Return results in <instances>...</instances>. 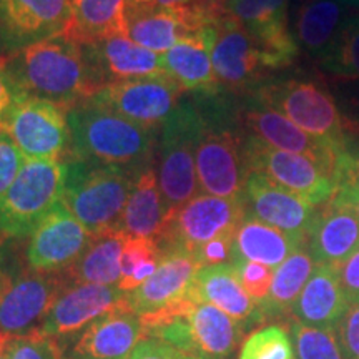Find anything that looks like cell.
Listing matches in <instances>:
<instances>
[{
    "label": "cell",
    "mask_w": 359,
    "mask_h": 359,
    "mask_svg": "<svg viewBox=\"0 0 359 359\" xmlns=\"http://www.w3.org/2000/svg\"><path fill=\"white\" fill-rule=\"evenodd\" d=\"M69 158L143 170L155 165L160 130H151L97 105L90 98L67 111Z\"/></svg>",
    "instance_id": "cell-1"
},
{
    "label": "cell",
    "mask_w": 359,
    "mask_h": 359,
    "mask_svg": "<svg viewBox=\"0 0 359 359\" xmlns=\"http://www.w3.org/2000/svg\"><path fill=\"white\" fill-rule=\"evenodd\" d=\"M6 67L19 95L42 98L65 110L92 95L82 45L67 34L6 57Z\"/></svg>",
    "instance_id": "cell-2"
},
{
    "label": "cell",
    "mask_w": 359,
    "mask_h": 359,
    "mask_svg": "<svg viewBox=\"0 0 359 359\" xmlns=\"http://www.w3.org/2000/svg\"><path fill=\"white\" fill-rule=\"evenodd\" d=\"M64 203L92 235L116 228L143 170L67 158Z\"/></svg>",
    "instance_id": "cell-3"
},
{
    "label": "cell",
    "mask_w": 359,
    "mask_h": 359,
    "mask_svg": "<svg viewBox=\"0 0 359 359\" xmlns=\"http://www.w3.org/2000/svg\"><path fill=\"white\" fill-rule=\"evenodd\" d=\"M201 111V132L196 145V177L200 193L222 198H241L248 168L243 137L228 123V111L219 95L196 97Z\"/></svg>",
    "instance_id": "cell-4"
},
{
    "label": "cell",
    "mask_w": 359,
    "mask_h": 359,
    "mask_svg": "<svg viewBox=\"0 0 359 359\" xmlns=\"http://www.w3.org/2000/svg\"><path fill=\"white\" fill-rule=\"evenodd\" d=\"M201 132V111L195 97L182 98L158 133L155 170L170 215L200 195L196 177V145Z\"/></svg>",
    "instance_id": "cell-5"
},
{
    "label": "cell",
    "mask_w": 359,
    "mask_h": 359,
    "mask_svg": "<svg viewBox=\"0 0 359 359\" xmlns=\"http://www.w3.org/2000/svg\"><path fill=\"white\" fill-rule=\"evenodd\" d=\"M64 161L25 160L15 182L0 200V245L32 235L64 201Z\"/></svg>",
    "instance_id": "cell-6"
},
{
    "label": "cell",
    "mask_w": 359,
    "mask_h": 359,
    "mask_svg": "<svg viewBox=\"0 0 359 359\" xmlns=\"http://www.w3.org/2000/svg\"><path fill=\"white\" fill-rule=\"evenodd\" d=\"M65 285L64 273H37L8 262L0 251V331L12 338L39 331Z\"/></svg>",
    "instance_id": "cell-7"
},
{
    "label": "cell",
    "mask_w": 359,
    "mask_h": 359,
    "mask_svg": "<svg viewBox=\"0 0 359 359\" xmlns=\"http://www.w3.org/2000/svg\"><path fill=\"white\" fill-rule=\"evenodd\" d=\"M250 98L280 111L296 127L313 137L334 143L346 142L338 105L323 85L313 80H268L258 85Z\"/></svg>",
    "instance_id": "cell-8"
},
{
    "label": "cell",
    "mask_w": 359,
    "mask_h": 359,
    "mask_svg": "<svg viewBox=\"0 0 359 359\" xmlns=\"http://www.w3.org/2000/svg\"><path fill=\"white\" fill-rule=\"evenodd\" d=\"M67 111L42 98L19 95L2 128L25 160H67L70 128Z\"/></svg>",
    "instance_id": "cell-9"
},
{
    "label": "cell",
    "mask_w": 359,
    "mask_h": 359,
    "mask_svg": "<svg viewBox=\"0 0 359 359\" xmlns=\"http://www.w3.org/2000/svg\"><path fill=\"white\" fill-rule=\"evenodd\" d=\"M245 217L246 210L241 198H222L200 193L175 212L156 243L160 250H183L195 257L196 251L212 240L235 235Z\"/></svg>",
    "instance_id": "cell-10"
},
{
    "label": "cell",
    "mask_w": 359,
    "mask_h": 359,
    "mask_svg": "<svg viewBox=\"0 0 359 359\" xmlns=\"http://www.w3.org/2000/svg\"><path fill=\"white\" fill-rule=\"evenodd\" d=\"M243 154L248 173L266 175L314 206L326 205L336 195V183L330 170L306 155L276 150L248 135L243 137Z\"/></svg>",
    "instance_id": "cell-11"
},
{
    "label": "cell",
    "mask_w": 359,
    "mask_h": 359,
    "mask_svg": "<svg viewBox=\"0 0 359 359\" xmlns=\"http://www.w3.org/2000/svg\"><path fill=\"white\" fill-rule=\"evenodd\" d=\"M183 93L185 90L168 75H154L110 83L88 98L135 123L160 130L182 102Z\"/></svg>",
    "instance_id": "cell-12"
},
{
    "label": "cell",
    "mask_w": 359,
    "mask_h": 359,
    "mask_svg": "<svg viewBox=\"0 0 359 359\" xmlns=\"http://www.w3.org/2000/svg\"><path fill=\"white\" fill-rule=\"evenodd\" d=\"M70 20L69 0H0V57L65 34Z\"/></svg>",
    "instance_id": "cell-13"
},
{
    "label": "cell",
    "mask_w": 359,
    "mask_h": 359,
    "mask_svg": "<svg viewBox=\"0 0 359 359\" xmlns=\"http://www.w3.org/2000/svg\"><path fill=\"white\" fill-rule=\"evenodd\" d=\"M93 236L62 201L29 236L25 262L37 273L62 275L79 262Z\"/></svg>",
    "instance_id": "cell-14"
},
{
    "label": "cell",
    "mask_w": 359,
    "mask_h": 359,
    "mask_svg": "<svg viewBox=\"0 0 359 359\" xmlns=\"http://www.w3.org/2000/svg\"><path fill=\"white\" fill-rule=\"evenodd\" d=\"M92 95L110 83L165 74L161 53L132 42L125 34L80 43Z\"/></svg>",
    "instance_id": "cell-15"
},
{
    "label": "cell",
    "mask_w": 359,
    "mask_h": 359,
    "mask_svg": "<svg viewBox=\"0 0 359 359\" xmlns=\"http://www.w3.org/2000/svg\"><path fill=\"white\" fill-rule=\"evenodd\" d=\"M246 215L288 233L302 241H308L318 212L314 205L288 188L278 185L266 175L250 172L243 195Z\"/></svg>",
    "instance_id": "cell-16"
},
{
    "label": "cell",
    "mask_w": 359,
    "mask_h": 359,
    "mask_svg": "<svg viewBox=\"0 0 359 359\" xmlns=\"http://www.w3.org/2000/svg\"><path fill=\"white\" fill-rule=\"evenodd\" d=\"M238 122L248 137L257 138L276 150L306 155L326 167L331 175L334 170L336 155L346 145V142L334 143L303 132L280 111L269 109L253 98H250V102L238 111Z\"/></svg>",
    "instance_id": "cell-17"
},
{
    "label": "cell",
    "mask_w": 359,
    "mask_h": 359,
    "mask_svg": "<svg viewBox=\"0 0 359 359\" xmlns=\"http://www.w3.org/2000/svg\"><path fill=\"white\" fill-rule=\"evenodd\" d=\"M212 64L222 90L236 93L253 92L268 72L257 42L233 15L217 24Z\"/></svg>",
    "instance_id": "cell-18"
},
{
    "label": "cell",
    "mask_w": 359,
    "mask_h": 359,
    "mask_svg": "<svg viewBox=\"0 0 359 359\" xmlns=\"http://www.w3.org/2000/svg\"><path fill=\"white\" fill-rule=\"evenodd\" d=\"M230 13L257 42L268 70L293 64L299 45L291 32L288 0H236Z\"/></svg>",
    "instance_id": "cell-19"
},
{
    "label": "cell",
    "mask_w": 359,
    "mask_h": 359,
    "mask_svg": "<svg viewBox=\"0 0 359 359\" xmlns=\"http://www.w3.org/2000/svg\"><path fill=\"white\" fill-rule=\"evenodd\" d=\"M145 338L143 320L123 303L60 344L64 359H128Z\"/></svg>",
    "instance_id": "cell-20"
},
{
    "label": "cell",
    "mask_w": 359,
    "mask_h": 359,
    "mask_svg": "<svg viewBox=\"0 0 359 359\" xmlns=\"http://www.w3.org/2000/svg\"><path fill=\"white\" fill-rule=\"evenodd\" d=\"M201 269L193 255L183 250H161L155 273L125 298L127 306L140 318L168 311L193 296L195 278Z\"/></svg>",
    "instance_id": "cell-21"
},
{
    "label": "cell",
    "mask_w": 359,
    "mask_h": 359,
    "mask_svg": "<svg viewBox=\"0 0 359 359\" xmlns=\"http://www.w3.org/2000/svg\"><path fill=\"white\" fill-rule=\"evenodd\" d=\"M127 293L118 286L69 285L60 291L37 333L64 343L90 323L122 306Z\"/></svg>",
    "instance_id": "cell-22"
},
{
    "label": "cell",
    "mask_w": 359,
    "mask_h": 359,
    "mask_svg": "<svg viewBox=\"0 0 359 359\" xmlns=\"http://www.w3.org/2000/svg\"><path fill=\"white\" fill-rule=\"evenodd\" d=\"M217 37V24L206 25L198 32L178 40L170 50L161 53L165 74L185 92L196 97L222 93L212 64V47Z\"/></svg>",
    "instance_id": "cell-23"
},
{
    "label": "cell",
    "mask_w": 359,
    "mask_h": 359,
    "mask_svg": "<svg viewBox=\"0 0 359 359\" xmlns=\"http://www.w3.org/2000/svg\"><path fill=\"white\" fill-rule=\"evenodd\" d=\"M208 20L190 6L180 8H125V35L143 48L165 53L178 40L198 32Z\"/></svg>",
    "instance_id": "cell-24"
},
{
    "label": "cell",
    "mask_w": 359,
    "mask_h": 359,
    "mask_svg": "<svg viewBox=\"0 0 359 359\" xmlns=\"http://www.w3.org/2000/svg\"><path fill=\"white\" fill-rule=\"evenodd\" d=\"M308 250L316 264L333 266H341L359 250V217L351 206L327 201L318 212Z\"/></svg>",
    "instance_id": "cell-25"
},
{
    "label": "cell",
    "mask_w": 359,
    "mask_h": 359,
    "mask_svg": "<svg viewBox=\"0 0 359 359\" xmlns=\"http://www.w3.org/2000/svg\"><path fill=\"white\" fill-rule=\"evenodd\" d=\"M348 308L349 302L339 280V266L318 264L291 311L303 325L334 330Z\"/></svg>",
    "instance_id": "cell-26"
},
{
    "label": "cell",
    "mask_w": 359,
    "mask_h": 359,
    "mask_svg": "<svg viewBox=\"0 0 359 359\" xmlns=\"http://www.w3.org/2000/svg\"><path fill=\"white\" fill-rule=\"evenodd\" d=\"M170 219L172 215L163 201L154 165L138 175L116 230L128 238H148L158 241Z\"/></svg>",
    "instance_id": "cell-27"
},
{
    "label": "cell",
    "mask_w": 359,
    "mask_h": 359,
    "mask_svg": "<svg viewBox=\"0 0 359 359\" xmlns=\"http://www.w3.org/2000/svg\"><path fill=\"white\" fill-rule=\"evenodd\" d=\"M193 298L219 308L240 325L263 320L259 304L243 290L231 263L201 268L193 285Z\"/></svg>",
    "instance_id": "cell-28"
},
{
    "label": "cell",
    "mask_w": 359,
    "mask_h": 359,
    "mask_svg": "<svg viewBox=\"0 0 359 359\" xmlns=\"http://www.w3.org/2000/svg\"><path fill=\"white\" fill-rule=\"evenodd\" d=\"M185 318L190 325L196 356L201 359H230L233 356L243 334V326L230 314L193 298Z\"/></svg>",
    "instance_id": "cell-29"
},
{
    "label": "cell",
    "mask_w": 359,
    "mask_h": 359,
    "mask_svg": "<svg viewBox=\"0 0 359 359\" xmlns=\"http://www.w3.org/2000/svg\"><path fill=\"white\" fill-rule=\"evenodd\" d=\"M343 0H299L294 11V39L309 55L323 60L343 27Z\"/></svg>",
    "instance_id": "cell-30"
},
{
    "label": "cell",
    "mask_w": 359,
    "mask_h": 359,
    "mask_svg": "<svg viewBox=\"0 0 359 359\" xmlns=\"http://www.w3.org/2000/svg\"><path fill=\"white\" fill-rule=\"evenodd\" d=\"M304 243L306 241L246 215L236 228L231 258H243L276 269Z\"/></svg>",
    "instance_id": "cell-31"
},
{
    "label": "cell",
    "mask_w": 359,
    "mask_h": 359,
    "mask_svg": "<svg viewBox=\"0 0 359 359\" xmlns=\"http://www.w3.org/2000/svg\"><path fill=\"white\" fill-rule=\"evenodd\" d=\"M128 236L116 228L93 236L77 263L64 273L69 285L118 286L122 278V251Z\"/></svg>",
    "instance_id": "cell-32"
},
{
    "label": "cell",
    "mask_w": 359,
    "mask_h": 359,
    "mask_svg": "<svg viewBox=\"0 0 359 359\" xmlns=\"http://www.w3.org/2000/svg\"><path fill=\"white\" fill-rule=\"evenodd\" d=\"M72 20L67 35L79 43L125 34L127 0H69Z\"/></svg>",
    "instance_id": "cell-33"
},
{
    "label": "cell",
    "mask_w": 359,
    "mask_h": 359,
    "mask_svg": "<svg viewBox=\"0 0 359 359\" xmlns=\"http://www.w3.org/2000/svg\"><path fill=\"white\" fill-rule=\"evenodd\" d=\"M316 266L318 264L311 253L304 246L286 258L275 269L269 293L266 299L259 304L262 316H276L291 311Z\"/></svg>",
    "instance_id": "cell-34"
},
{
    "label": "cell",
    "mask_w": 359,
    "mask_h": 359,
    "mask_svg": "<svg viewBox=\"0 0 359 359\" xmlns=\"http://www.w3.org/2000/svg\"><path fill=\"white\" fill-rule=\"evenodd\" d=\"M161 258V250L156 240L148 238H127L125 241L122 259V278L118 288L130 293L143 285L155 273Z\"/></svg>",
    "instance_id": "cell-35"
},
{
    "label": "cell",
    "mask_w": 359,
    "mask_h": 359,
    "mask_svg": "<svg viewBox=\"0 0 359 359\" xmlns=\"http://www.w3.org/2000/svg\"><path fill=\"white\" fill-rule=\"evenodd\" d=\"M320 64L338 77L359 80V15L344 20L333 47Z\"/></svg>",
    "instance_id": "cell-36"
},
{
    "label": "cell",
    "mask_w": 359,
    "mask_h": 359,
    "mask_svg": "<svg viewBox=\"0 0 359 359\" xmlns=\"http://www.w3.org/2000/svg\"><path fill=\"white\" fill-rule=\"evenodd\" d=\"M293 346L299 359H344L334 330L294 323L291 327Z\"/></svg>",
    "instance_id": "cell-37"
},
{
    "label": "cell",
    "mask_w": 359,
    "mask_h": 359,
    "mask_svg": "<svg viewBox=\"0 0 359 359\" xmlns=\"http://www.w3.org/2000/svg\"><path fill=\"white\" fill-rule=\"evenodd\" d=\"M240 359H294L293 341L283 326L262 327L245 341Z\"/></svg>",
    "instance_id": "cell-38"
},
{
    "label": "cell",
    "mask_w": 359,
    "mask_h": 359,
    "mask_svg": "<svg viewBox=\"0 0 359 359\" xmlns=\"http://www.w3.org/2000/svg\"><path fill=\"white\" fill-rule=\"evenodd\" d=\"M333 177L336 183V195L331 201L339 205H349L359 196V151L344 145L334 160Z\"/></svg>",
    "instance_id": "cell-39"
},
{
    "label": "cell",
    "mask_w": 359,
    "mask_h": 359,
    "mask_svg": "<svg viewBox=\"0 0 359 359\" xmlns=\"http://www.w3.org/2000/svg\"><path fill=\"white\" fill-rule=\"evenodd\" d=\"M230 263L235 266L241 286L250 298L262 304L271 288L275 269L243 258H231Z\"/></svg>",
    "instance_id": "cell-40"
},
{
    "label": "cell",
    "mask_w": 359,
    "mask_h": 359,
    "mask_svg": "<svg viewBox=\"0 0 359 359\" xmlns=\"http://www.w3.org/2000/svg\"><path fill=\"white\" fill-rule=\"evenodd\" d=\"M7 359H64V349L58 339L35 331L22 338H13Z\"/></svg>",
    "instance_id": "cell-41"
},
{
    "label": "cell",
    "mask_w": 359,
    "mask_h": 359,
    "mask_svg": "<svg viewBox=\"0 0 359 359\" xmlns=\"http://www.w3.org/2000/svg\"><path fill=\"white\" fill-rule=\"evenodd\" d=\"M24 163L25 156L22 155L19 147L12 142L6 130L0 127V200L6 196L8 188L15 182Z\"/></svg>",
    "instance_id": "cell-42"
},
{
    "label": "cell",
    "mask_w": 359,
    "mask_h": 359,
    "mask_svg": "<svg viewBox=\"0 0 359 359\" xmlns=\"http://www.w3.org/2000/svg\"><path fill=\"white\" fill-rule=\"evenodd\" d=\"M339 344L351 359H359V302L349 304L343 320L339 321Z\"/></svg>",
    "instance_id": "cell-43"
},
{
    "label": "cell",
    "mask_w": 359,
    "mask_h": 359,
    "mask_svg": "<svg viewBox=\"0 0 359 359\" xmlns=\"http://www.w3.org/2000/svg\"><path fill=\"white\" fill-rule=\"evenodd\" d=\"M128 359H201L198 356H193L185 351L170 346L163 341L155 338L142 339L138 346L133 349Z\"/></svg>",
    "instance_id": "cell-44"
},
{
    "label": "cell",
    "mask_w": 359,
    "mask_h": 359,
    "mask_svg": "<svg viewBox=\"0 0 359 359\" xmlns=\"http://www.w3.org/2000/svg\"><path fill=\"white\" fill-rule=\"evenodd\" d=\"M233 240H235V235H224V236L217 238V240H212L210 243L201 246V248L196 251L195 253L196 262L201 264V268L230 263L231 251H233Z\"/></svg>",
    "instance_id": "cell-45"
},
{
    "label": "cell",
    "mask_w": 359,
    "mask_h": 359,
    "mask_svg": "<svg viewBox=\"0 0 359 359\" xmlns=\"http://www.w3.org/2000/svg\"><path fill=\"white\" fill-rule=\"evenodd\" d=\"M339 280L349 304L359 302V250L339 266Z\"/></svg>",
    "instance_id": "cell-46"
},
{
    "label": "cell",
    "mask_w": 359,
    "mask_h": 359,
    "mask_svg": "<svg viewBox=\"0 0 359 359\" xmlns=\"http://www.w3.org/2000/svg\"><path fill=\"white\" fill-rule=\"evenodd\" d=\"M236 0H190L187 6L200 12L210 24H218L223 19H226L230 13V7Z\"/></svg>",
    "instance_id": "cell-47"
},
{
    "label": "cell",
    "mask_w": 359,
    "mask_h": 359,
    "mask_svg": "<svg viewBox=\"0 0 359 359\" xmlns=\"http://www.w3.org/2000/svg\"><path fill=\"white\" fill-rule=\"evenodd\" d=\"M17 97H19V93H17L15 85H13L11 75L7 72L6 58L0 57V127L6 122L8 111L12 110Z\"/></svg>",
    "instance_id": "cell-48"
},
{
    "label": "cell",
    "mask_w": 359,
    "mask_h": 359,
    "mask_svg": "<svg viewBox=\"0 0 359 359\" xmlns=\"http://www.w3.org/2000/svg\"><path fill=\"white\" fill-rule=\"evenodd\" d=\"M190 0H127L125 8H180Z\"/></svg>",
    "instance_id": "cell-49"
},
{
    "label": "cell",
    "mask_w": 359,
    "mask_h": 359,
    "mask_svg": "<svg viewBox=\"0 0 359 359\" xmlns=\"http://www.w3.org/2000/svg\"><path fill=\"white\" fill-rule=\"evenodd\" d=\"M343 127H344V135L353 133L354 137H359V116H344L343 118Z\"/></svg>",
    "instance_id": "cell-50"
},
{
    "label": "cell",
    "mask_w": 359,
    "mask_h": 359,
    "mask_svg": "<svg viewBox=\"0 0 359 359\" xmlns=\"http://www.w3.org/2000/svg\"><path fill=\"white\" fill-rule=\"evenodd\" d=\"M12 341H13L12 336H8L0 331V359H7V354H8V349H11Z\"/></svg>",
    "instance_id": "cell-51"
},
{
    "label": "cell",
    "mask_w": 359,
    "mask_h": 359,
    "mask_svg": "<svg viewBox=\"0 0 359 359\" xmlns=\"http://www.w3.org/2000/svg\"><path fill=\"white\" fill-rule=\"evenodd\" d=\"M348 206H351V208L354 210V212H356V215L359 217V196H358V198H354Z\"/></svg>",
    "instance_id": "cell-52"
},
{
    "label": "cell",
    "mask_w": 359,
    "mask_h": 359,
    "mask_svg": "<svg viewBox=\"0 0 359 359\" xmlns=\"http://www.w3.org/2000/svg\"><path fill=\"white\" fill-rule=\"evenodd\" d=\"M344 4H351V6H358L359 0H343Z\"/></svg>",
    "instance_id": "cell-53"
}]
</instances>
